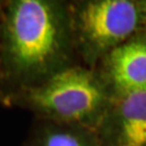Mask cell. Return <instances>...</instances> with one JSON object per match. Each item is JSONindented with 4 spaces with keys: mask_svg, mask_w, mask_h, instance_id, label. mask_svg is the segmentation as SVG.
<instances>
[{
    "mask_svg": "<svg viewBox=\"0 0 146 146\" xmlns=\"http://www.w3.org/2000/svg\"><path fill=\"white\" fill-rule=\"evenodd\" d=\"M96 133L101 146H146V90L114 96Z\"/></svg>",
    "mask_w": 146,
    "mask_h": 146,
    "instance_id": "cell-4",
    "label": "cell"
},
{
    "mask_svg": "<svg viewBox=\"0 0 146 146\" xmlns=\"http://www.w3.org/2000/svg\"><path fill=\"white\" fill-rule=\"evenodd\" d=\"M74 43L79 62L90 68L143 28L140 1H68Z\"/></svg>",
    "mask_w": 146,
    "mask_h": 146,
    "instance_id": "cell-3",
    "label": "cell"
},
{
    "mask_svg": "<svg viewBox=\"0 0 146 146\" xmlns=\"http://www.w3.org/2000/svg\"><path fill=\"white\" fill-rule=\"evenodd\" d=\"M5 5V1H2V0H0V19L2 17V14H3Z\"/></svg>",
    "mask_w": 146,
    "mask_h": 146,
    "instance_id": "cell-8",
    "label": "cell"
},
{
    "mask_svg": "<svg viewBox=\"0 0 146 146\" xmlns=\"http://www.w3.org/2000/svg\"><path fill=\"white\" fill-rule=\"evenodd\" d=\"M114 94L95 68L79 63L34 88L10 96L5 106L31 111L38 120L96 131Z\"/></svg>",
    "mask_w": 146,
    "mask_h": 146,
    "instance_id": "cell-2",
    "label": "cell"
},
{
    "mask_svg": "<svg viewBox=\"0 0 146 146\" xmlns=\"http://www.w3.org/2000/svg\"><path fill=\"white\" fill-rule=\"evenodd\" d=\"M79 63L68 1H5L0 19L1 104Z\"/></svg>",
    "mask_w": 146,
    "mask_h": 146,
    "instance_id": "cell-1",
    "label": "cell"
},
{
    "mask_svg": "<svg viewBox=\"0 0 146 146\" xmlns=\"http://www.w3.org/2000/svg\"><path fill=\"white\" fill-rule=\"evenodd\" d=\"M22 146H101V143L93 129L36 119Z\"/></svg>",
    "mask_w": 146,
    "mask_h": 146,
    "instance_id": "cell-6",
    "label": "cell"
},
{
    "mask_svg": "<svg viewBox=\"0 0 146 146\" xmlns=\"http://www.w3.org/2000/svg\"><path fill=\"white\" fill-rule=\"evenodd\" d=\"M95 69L114 96L146 90V31L110 51Z\"/></svg>",
    "mask_w": 146,
    "mask_h": 146,
    "instance_id": "cell-5",
    "label": "cell"
},
{
    "mask_svg": "<svg viewBox=\"0 0 146 146\" xmlns=\"http://www.w3.org/2000/svg\"><path fill=\"white\" fill-rule=\"evenodd\" d=\"M140 5H141L142 13V25H143V28L146 29V0L140 1Z\"/></svg>",
    "mask_w": 146,
    "mask_h": 146,
    "instance_id": "cell-7",
    "label": "cell"
}]
</instances>
